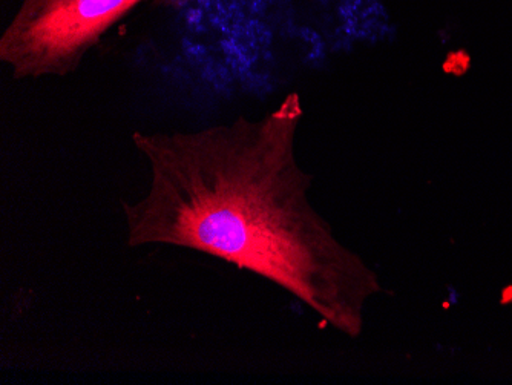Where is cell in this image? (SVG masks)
Masks as SVG:
<instances>
[{"mask_svg": "<svg viewBox=\"0 0 512 385\" xmlns=\"http://www.w3.org/2000/svg\"><path fill=\"white\" fill-rule=\"evenodd\" d=\"M304 108L289 93L260 119L197 131H135L148 192L123 201L129 247L191 249L290 293L336 332L359 338L381 280L310 201L299 165Z\"/></svg>", "mask_w": 512, "mask_h": 385, "instance_id": "obj_1", "label": "cell"}, {"mask_svg": "<svg viewBox=\"0 0 512 385\" xmlns=\"http://www.w3.org/2000/svg\"><path fill=\"white\" fill-rule=\"evenodd\" d=\"M146 0H20L0 36V62L16 80L66 77L108 31Z\"/></svg>", "mask_w": 512, "mask_h": 385, "instance_id": "obj_2", "label": "cell"}]
</instances>
